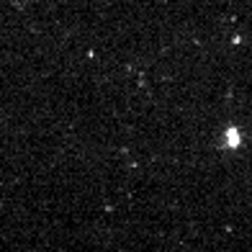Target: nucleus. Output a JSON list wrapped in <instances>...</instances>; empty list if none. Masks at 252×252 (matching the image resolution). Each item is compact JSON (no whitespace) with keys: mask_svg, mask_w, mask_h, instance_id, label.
<instances>
[{"mask_svg":"<svg viewBox=\"0 0 252 252\" xmlns=\"http://www.w3.org/2000/svg\"><path fill=\"white\" fill-rule=\"evenodd\" d=\"M224 144L229 147V150H237L239 144H242V134H239V129H226V134H224Z\"/></svg>","mask_w":252,"mask_h":252,"instance_id":"1","label":"nucleus"},{"mask_svg":"<svg viewBox=\"0 0 252 252\" xmlns=\"http://www.w3.org/2000/svg\"><path fill=\"white\" fill-rule=\"evenodd\" d=\"M10 5H16L18 10H24V8L29 5V0H10Z\"/></svg>","mask_w":252,"mask_h":252,"instance_id":"2","label":"nucleus"}]
</instances>
